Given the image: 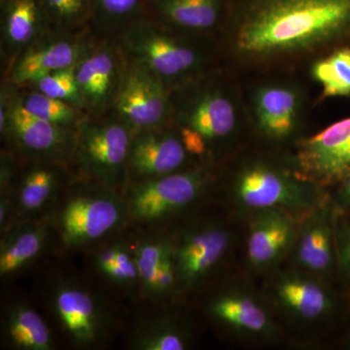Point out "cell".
I'll return each mask as SVG.
<instances>
[{
    "label": "cell",
    "mask_w": 350,
    "mask_h": 350,
    "mask_svg": "<svg viewBox=\"0 0 350 350\" xmlns=\"http://www.w3.org/2000/svg\"><path fill=\"white\" fill-rule=\"evenodd\" d=\"M350 32V0H257L239 31V49L268 55L306 49Z\"/></svg>",
    "instance_id": "1"
},
{
    "label": "cell",
    "mask_w": 350,
    "mask_h": 350,
    "mask_svg": "<svg viewBox=\"0 0 350 350\" xmlns=\"http://www.w3.org/2000/svg\"><path fill=\"white\" fill-rule=\"evenodd\" d=\"M77 126L73 153L83 174L105 187L118 184L128 170L130 129L121 120Z\"/></svg>",
    "instance_id": "2"
},
{
    "label": "cell",
    "mask_w": 350,
    "mask_h": 350,
    "mask_svg": "<svg viewBox=\"0 0 350 350\" xmlns=\"http://www.w3.org/2000/svg\"><path fill=\"white\" fill-rule=\"evenodd\" d=\"M128 207L110 191H84L71 196L59 216V232L70 247L93 243L119 227Z\"/></svg>",
    "instance_id": "3"
},
{
    "label": "cell",
    "mask_w": 350,
    "mask_h": 350,
    "mask_svg": "<svg viewBox=\"0 0 350 350\" xmlns=\"http://www.w3.org/2000/svg\"><path fill=\"white\" fill-rule=\"evenodd\" d=\"M115 107L135 133L158 128L167 109L165 82L148 68L131 61L124 69Z\"/></svg>",
    "instance_id": "4"
},
{
    "label": "cell",
    "mask_w": 350,
    "mask_h": 350,
    "mask_svg": "<svg viewBox=\"0 0 350 350\" xmlns=\"http://www.w3.org/2000/svg\"><path fill=\"white\" fill-rule=\"evenodd\" d=\"M202 177L196 172L170 174L138 181L129 196L128 214L139 222H154L187 206L199 195Z\"/></svg>",
    "instance_id": "5"
},
{
    "label": "cell",
    "mask_w": 350,
    "mask_h": 350,
    "mask_svg": "<svg viewBox=\"0 0 350 350\" xmlns=\"http://www.w3.org/2000/svg\"><path fill=\"white\" fill-rule=\"evenodd\" d=\"M124 48L135 62L163 82L188 72L198 62L195 51L149 23H138L126 32Z\"/></svg>",
    "instance_id": "6"
},
{
    "label": "cell",
    "mask_w": 350,
    "mask_h": 350,
    "mask_svg": "<svg viewBox=\"0 0 350 350\" xmlns=\"http://www.w3.org/2000/svg\"><path fill=\"white\" fill-rule=\"evenodd\" d=\"M298 160L304 174L313 180H342L350 174V117L305 140Z\"/></svg>",
    "instance_id": "7"
},
{
    "label": "cell",
    "mask_w": 350,
    "mask_h": 350,
    "mask_svg": "<svg viewBox=\"0 0 350 350\" xmlns=\"http://www.w3.org/2000/svg\"><path fill=\"white\" fill-rule=\"evenodd\" d=\"M75 73L83 107L98 115L115 103L124 69L112 48L88 49L76 64Z\"/></svg>",
    "instance_id": "8"
},
{
    "label": "cell",
    "mask_w": 350,
    "mask_h": 350,
    "mask_svg": "<svg viewBox=\"0 0 350 350\" xmlns=\"http://www.w3.org/2000/svg\"><path fill=\"white\" fill-rule=\"evenodd\" d=\"M1 135H8L21 149L38 156H59L75 147V133L70 129L36 116L20 98L11 101Z\"/></svg>",
    "instance_id": "9"
},
{
    "label": "cell",
    "mask_w": 350,
    "mask_h": 350,
    "mask_svg": "<svg viewBox=\"0 0 350 350\" xmlns=\"http://www.w3.org/2000/svg\"><path fill=\"white\" fill-rule=\"evenodd\" d=\"M181 140L153 130L135 133L131 138L128 172L138 181L172 174L185 160Z\"/></svg>",
    "instance_id": "10"
},
{
    "label": "cell",
    "mask_w": 350,
    "mask_h": 350,
    "mask_svg": "<svg viewBox=\"0 0 350 350\" xmlns=\"http://www.w3.org/2000/svg\"><path fill=\"white\" fill-rule=\"evenodd\" d=\"M88 51L84 45L66 38L36 41L16 59L10 72L11 82L36 83L44 76L73 68Z\"/></svg>",
    "instance_id": "11"
},
{
    "label": "cell",
    "mask_w": 350,
    "mask_h": 350,
    "mask_svg": "<svg viewBox=\"0 0 350 350\" xmlns=\"http://www.w3.org/2000/svg\"><path fill=\"white\" fill-rule=\"evenodd\" d=\"M228 243L227 232L217 228H206L189 234L174 250L178 280L185 284L198 282L220 261Z\"/></svg>",
    "instance_id": "12"
},
{
    "label": "cell",
    "mask_w": 350,
    "mask_h": 350,
    "mask_svg": "<svg viewBox=\"0 0 350 350\" xmlns=\"http://www.w3.org/2000/svg\"><path fill=\"white\" fill-rule=\"evenodd\" d=\"M55 308L69 335L79 344H91L100 331V314L91 295L77 287L57 290Z\"/></svg>",
    "instance_id": "13"
},
{
    "label": "cell",
    "mask_w": 350,
    "mask_h": 350,
    "mask_svg": "<svg viewBox=\"0 0 350 350\" xmlns=\"http://www.w3.org/2000/svg\"><path fill=\"white\" fill-rule=\"evenodd\" d=\"M237 191L239 200L252 208H269L290 204L296 199V191L291 183L278 172L262 167L243 172Z\"/></svg>",
    "instance_id": "14"
},
{
    "label": "cell",
    "mask_w": 350,
    "mask_h": 350,
    "mask_svg": "<svg viewBox=\"0 0 350 350\" xmlns=\"http://www.w3.org/2000/svg\"><path fill=\"white\" fill-rule=\"evenodd\" d=\"M3 36L13 49L27 48L39 38L49 20L41 0H1Z\"/></svg>",
    "instance_id": "15"
},
{
    "label": "cell",
    "mask_w": 350,
    "mask_h": 350,
    "mask_svg": "<svg viewBox=\"0 0 350 350\" xmlns=\"http://www.w3.org/2000/svg\"><path fill=\"white\" fill-rule=\"evenodd\" d=\"M292 224L282 214L269 213L257 219L248 239V256L255 265L269 264L289 243Z\"/></svg>",
    "instance_id": "16"
},
{
    "label": "cell",
    "mask_w": 350,
    "mask_h": 350,
    "mask_svg": "<svg viewBox=\"0 0 350 350\" xmlns=\"http://www.w3.org/2000/svg\"><path fill=\"white\" fill-rule=\"evenodd\" d=\"M297 96L289 89L264 88L256 96V112L260 126L268 135L282 138L293 129L297 113Z\"/></svg>",
    "instance_id": "17"
},
{
    "label": "cell",
    "mask_w": 350,
    "mask_h": 350,
    "mask_svg": "<svg viewBox=\"0 0 350 350\" xmlns=\"http://www.w3.org/2000/svg\"><path fill=\"white\" fill-rule=\"evenodd\" d=\"M187 122L188 128L197 131L206 142L229 135L236 124V115L225 96L207 94L192 107Z\"/></svg>",
    "instance_id": "18"
},
{
    "label": "cell",
    "mask_w": 350,
    "mask_h": 350,
    "mask_svg": "<svg viewBox=\"0 0 350 350\" xmlns=\"http://www.w3.org/2000/svg\"><path fill=\"white\" fill-rule=\"evenodd\" d=\"M6 337L13 347L25 350H50V329L38 312L27 306H14L7 317Z\"/></svg>",
    "instance_id": "19"
},
{
    "label": "cell",
    "mask_w": 350,
    "mask_h": 350,
    "mask_svg": "<svg viewBox=\"0 0 350 350\" xmlns=\"http://www.w3.org/2000/svg\"><path fill=\"white\" fill-rule=\"evenodd\" d=\"M46 241L42 226L27 225L11 234L0 250V275L20 271L40 254Z\"/></svg>",
    "instance_id": "20"
},
{
    "label": "cell",
    "mask_w": 350,
    "mask_h": 350,
    "mask_svg": "<svg viewBox=\"0 0 350 350\" xmlns=\"http://www.w3.org/2000/svg\"><path fill=\"white\" fill-rule=\"evenodd\" d=\"M155 7L167 22L183 29H209L218 18V0H155Z\"/></svg>",
    "instance_id": "21"
},
{
    "label": "cell",
    "mask_w": 350,
    "mask_h": 350,
    "mask_svg": "<svg viewBox=\"0 0 350 350\" xmlns=\"http://www.w3.org/2000/svg\"><path fill=\"white\" fill-rule=\"evenodd\" d=\"M278 295L288 306L306 319H317L330 306L325 292L319 285L305 280H291L283 282Z\"/></svg>",
    "instance_id": "22"
},
{
    "label": "cell",
    "mask_w": 350,
    "mask_h": 350,
    "mask_svg": "<svg viewBox=\"0 0 350 350\" xmlns=\"http://www.w3.org/2000/svg\"><path fill=\"white\" fill-rule=\"evenodd\" d=\"M59 174L49 167H38L27 172L19 190V207L25 213H36L54 198Z\"/></svg>",
    "instance_id": "23"
},
{
    "label": "cell",
    "mask_w": 350,
    "mask_h": 350,
    "mask_svg": "<svg viewBox=\"0 0 350 350\" xmlns=\"http://www.w3.org/2000/svg\"><path fill=\"white\" fill-rule=\"evenodd\" d=\"M312 75L323 96H350V47L340 48L313 66Z\"/></svg>",
    "instance_id": "24"
},
{
    "label": "cell",
    "mask_w": 350,
    "mask_h": 350,
    "mask_svg": "<svg viewBox=\"0 0 350 350\" xmlns=\"http://www.w3.org/2000/svg\"><path fill=\"white\" fill-rule=\"evenodd\" d=\"M213 312L223 321L250 332L262 331L268 322L264 310L244 297H224L216 301Z\"/></svg>",
    "instance_id": "25"
},
{
    "label": "cell",
    "mask_w": 350,
    "mask_h": 350,
    "mask_svg": "<svg viewBox=\"0 0 350 350\" xmlns=\"http://www.w3.org/2000/svg\"><path fill=\"white\" fill-rule=\"evenodd\" d=\"M299 259L312 271H324L332 260L330 230L324 222L308 226L299 248Z\"/></svg>",
    "instance_id": "26"
},
{
    "label": "cell",
    "mask_w": 350,
    "mask_h": 350,
    "mask_svg": "<svg viewBox=\"0 0 350 350\" xmlns=\"http://www.w3.org/2000/svg\"><path fill=\"white\" fill-rule=\"evenodd\" d=\"M20 101L23 107L32 114L64 128L70 129L81 123L75 105L50 98L39 91L27 94L20 98Z\"/></svg>",
    "instance_id": "27"
},
{
    "label": "cell",
    "mask_w": 350,
    "mask_h": 350,
    "mask_svg": "<svg viewBox=\"0 0 350 350\" xmlns=\"http://www.w3.org/2000/svg\"><path fill=\"white\" fill-rule=\"evenodd\" d=\"M172 250V245L163 239H148L137 246L135 261L140 282L146 293L153 295L157 273L163 260Z\"/></svg>",
    "instance_id": "28"
},
{
    "label": "cell",
    "mask_w": 350,
    "mask_h": 350,
    "mask_svg": "<svg viewBox=\"0 0 350 350\" xmlns=\"http://www.w3.org/2000/svg\"><path fill=\"white\" fill-rule=\"evenodd\" d=\"M75 66L50 73L34 84L38 91L46 96L79 107L82 105V101L76 79Z\"/></svg>",
    "instance_id": "29"
},
{
    "label": "cell",
    "mask_w": 350,
    "mask_h": 350,
    "mask_svg": "<svg viewBox=\"0 0 350 350\" xmlns=\"http://www.w3.org/2000/svg\"><path fill=\"white\" fill-rule=\"evenodd\" d=\"M49 20L59 27L82 23L90 12V0H41Z\"/></svg>",
    "instance_id": "30"
},
{
    "label": "cell",
    "mask_w": 350,
    "mask_h": 350,
    "mask_svg": "<svg viewBox=\"0 0 350 350\" xmlns=\"http://www.w3.org/2000/svg\"><path fill=\"white\" fill-rule=\"evenodd\" d=\"M144 350H183L185 340L174 329L156 327L146 332L137 344Z\"/></svg>",
    "instance_id": "31"
},
{
    "label": "cell",
    "mask_w": 350,
    "mask_h": 350,
    "mask_svg": "<svg viewBox=\"0 0 350 350\" xmlns=\"http://www.w3.org/2000/svg\"><path fill=\"white\" fill-rule=\"evenodd\" d=\"M107 275L119 283H133L139 280L137 261L135 254H131L126 247L120 245L116 261L112 268L107 271Z\"/></svg>",
    "instance_id": "32"
},
{
    "label": "cell",
    "mask_w": 350,
    "mask_h": 350,
    "mask_svg": "<svg viewBox=\"0 0 350 350\" xmlns=\"http://www.w3.org/2000/svg\"><path fill=\"white\" fill-rule=\"evenodd\" d=\"M94 5L113 19H122L137 12L142 0H90Z\"/></svg>",
    "instance_id": "33"
},
{
    "label": "cell",
    "mask_w": 350,
    "mask_h": 350,
    "mask_svg": "<svg viewBox=\"0 0 350 350\" xmlns=\"http://www.w3.org/2000/svg\"><path fill=\"white\" fill-rule=\"evenodd\" d=\"M176 278V267H175L174 248H172L163 260L157 273L153 295L165 294L169 292L174 287Z\"/></svg>",
    "instance_id": "34"
},
{
    "label": "cell",
    "mask_w": 350,
    "mask_h": 350,
    "mask_svg": "<svg viewBox=\"0 0 350 350\" xmlns=\"http://www.w3.org/2000/svg\"><path fill=\"white\" fill-rule=\"evenodd\" d=\"M182 144L186 151L193 154H202L206 151V140L197 131L188 126L182 130Z\"/></svg>",
    "instance_id": "35"
},
{
    "label": "cell",
    "mask_w": 350,
    "mask_h": 350,
    "mask_svg": "<svg viewBox=\"0 0 350 350\" xmlns=\"http://www.w3.org/2000/svg\"><path fill=\"white\" fill-rule=\"evenodd\" d=\"M121 244H115L110 246L107 250H103L98 258V269L107 275L108 271L112 268L115 261H116L117 255Z\"/></svg>",
    "instance_id": "36"
},
{
    "label": "cell",
    "mask_w": 350,
    "mask_h": 350,
    "mask_svg": "<svg viewBox=\"0 0 350 350\" xmlns=\"http://www.w3.org/2000/svg\"><path fill=\"white\" fill-rule=\"evenodd\" d=\"M10 200L8 199H2L1 204H0V225H1V229L3 228V225L7 222L9 214H10L11 208Z\"/></svg>",
    "instance_id": "37"
},
{
    "label": "cell",
    "mask_w": 350,
    "mask_h": 350,
    "mask_svg": "<svg viewBox=\"0 0 350 350\" xmlns=\"http://www.w3.org/2000/svg\"><path fill=\"white\" fill-rule=\"evenodd\" d=\"M342 197L345 202L350 206V174L342 179Z\"/></svg>",
    "instance_id": "38"
},
{
    "label": "cell",
    "mask_w": 350,
    "mask_h": 350,
    "mask_svg": "<svg viewBox=\"0 0 350 350\" xmlns=\"http://www.w3.org/2000/svg\"><path fill=\"white\" fill-rule=\"evenodd\" d=\"M345 253L350 264V229H347L345 234Z\"/></svg>",
    "instance_id": "39"
}]
</instances>
